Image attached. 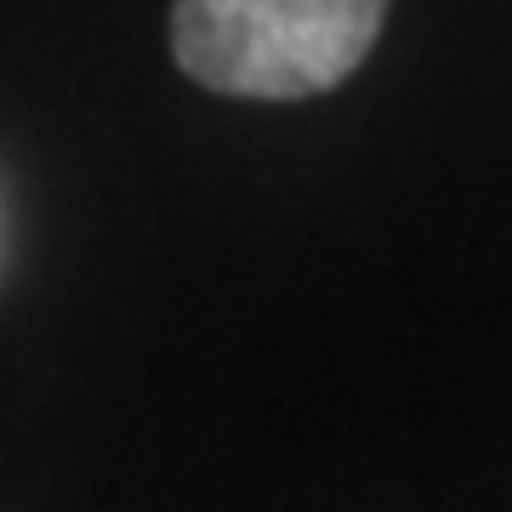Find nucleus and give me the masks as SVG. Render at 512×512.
Instances as JSON below:
<instances>
[{
  "label": "nucleus",
  "instance_id": "f257e3e1",
  "mask_svg": "<svg viewBox=\"0 0 512 512\" xmlns=\"http://www.w3.org/2000/svg\"><path fill=\"white\" fill-rule=\"evenodd\" d=\"M382 23L387 0H177L171 52L205 92L291 103L342 86Z\"/></svg>",
  "mask_w": 512,
  "mask_h": 512
}]
</instances>
